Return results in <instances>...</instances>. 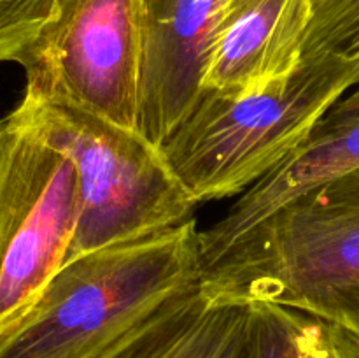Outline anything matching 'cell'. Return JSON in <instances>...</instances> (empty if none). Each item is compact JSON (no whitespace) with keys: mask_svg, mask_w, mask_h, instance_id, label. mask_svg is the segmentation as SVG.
Here are the masks:
<instances>
[{"mask_svg":"<svg viewBox=\"0 0 359 358\" xmlns=\"http://www.w3.org/2000/svg\"><path fill=\"white\" fill-rule=\"evenodd\" d=\"M312 0H230L210 51L203 90L262 88L304 58Z\"/></svg>","mask_w":359,"mask_h":358,"instance_id":"9","label":"cell"},{"mask_svg":"<svg viewBox=\"0 0 359 358\" xmlns=\"http://www.w3.org/2000/svg\"><path fill=\"white\" fill-rule=\"evenodd\" d=\"M358 81V62L316 56L255 90H202L161 154L196 206L241 197L286 160Z\"/></svg>","mask_w":359,"mask_h":358,"instance_id":"3","label":"cell"},{"mask_svg":"<svg viewBox=\"0 0 359 358\" xmlns=\"http://www.w3.org/2000/svg\"><path fill=\"white\" fill-rule=\"evenodd\" d=\"M354 339H356V347H358V353H359V333H354Z\"/></svg>","mask_w":359,"mask_h":358,"instance_id":"14","label":"cell"},{"mask_svg":"<svg viewBox=\"0 0 359 358\" xmlns=\"http://www.w3.org/2000/svg\"><path fill=\"white\" fill-rule=\"evenodd\" d=\"M249 305L179 291L95 358H249Z\"/></svg>","mask_w":359,"mask_h":358,"instance_id":"10","label":"cell"},{"mask_svg":"<svg viewBox=\"0 0 359 358\" xmlns=\"http://www.w3.org/2000/svg\"><path fill=\"white\" fill-rule=\"evenodd\" d=\"M146 0H60L20 60L25 97L139 132Z\"/></svg>","mask_w":359,"mask_h":358,"instance_id":"6","label":"cell"},{"mask_svg":"<svg viewBox=\"0 0 359 358\" xmlns=\"http://www.w3.org/2000/svg\"><path fill=\"white\" fill-rule=\"evenodd\" d=\"M20 104L76 165L81 214L67 262L195 218L196 204L140 132L25 95Z\"/></svg>","mask_w":359,"mask_h":358,"instance_id":"4","label":"cell"},{"mask_svg":"<svg viewBox=\"0 0 359 358\" xmlns=\"http://www.w3.org/2000/svg\"><path fill=\"white\" fill-rule=\"evenodd\" d=\"M230 0H146L139 132L160 147L203 90Z\"/></svg>","mask_w":359,"mask_h":358,"instance_id":"7","label":"cell"},{"mask_svg":"<svg viewBox=\"0 0 359 358\" xmlns=\"http://www.w3.org/2000/svg\"><path fill=\"white\" fill-rule=\"evenodd\" d=\"M79 214L72 158L18 104L0 119V336L65 265Z\"/></svg>","mask_w":359,"mask_h":358,"instance_id":"5","label":"cell"},{"mask_svg":"<svg viewBox=\"0 0 359 358\" xmlns=\"http://www.w3.org/2000/svg\"><path fill=\"white\" fill-rule=\"evenodd\" d=\"M248 305L249 358H359L351 330L286 305Z\"/></svg>","mask_w":359,"mask_h":358,"instance_id":"11","label":"cell"},{"mask_svg":"<svg viewBox=\"0 0 359 358\" xmlns=\"http://www.w3.org/2000/svg\"><path fill=\"white\" fill-rule=\"evenodd\" d=\"M316 56L359 63V0H312L304 58Z\"/></svg>","mask_w":359,"mask_h":358,"instance_id":"12","label":"cell"},{"mask_svg":"<svg viewBox=\"0 0 359 358\" xmlns=\"http://www.w3.org/2000/svg\"><path fill=\"white\" fill-rule=\"evenodd\" d=\"M359 168V81L316 123L304 142L242 193L223 218L200 230L202 267L291 200Z\"/></svg>","mask_w":359,"mask_h":358,"instance_id":"8","label":"cell"},{"mask_svg":"<svg viewBox=\"0 0 359 358\" xmlns=\"http://www.w3.org/2000/svg\"><path fill=\"white\" fill-rule=\"evenodd\" d=\"M196 220L67 262L0 336V358H95L179 291L200 283Z\"/></svg>","mask_w":359,"mask_h":358,"instance_id":"2","label":"cell"},{"mask_svg":"<svg viewBox=\"0 0 359 358\" xmlns=\"http://www.w3.org/2000/svg\"><path fill=\"white\" fill-rule=\"evenodd\" d=\"M214 300L270 302L359 333V168L291 200L202 267Z\"/></svg>","mask_w":359,"mask_h":358,"instance_id":"1","label":"cell"},{"mask_svg":"<svg viewBox=\"0 0 359 358\" xmlns=\"http://www.w3.org/2000/svg\"><path fill=\"white\" fill-rule=\"evenodd\" d=\"M60 0H0V63H18L55 20Z\"/></svg>","mask_w":359,"mask_h":358,"instance_id":"13","label":"cell"}]
</instances>
